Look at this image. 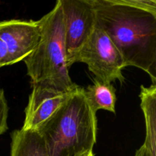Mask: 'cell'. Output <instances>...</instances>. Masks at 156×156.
Instances as JSON below:
<instances>
[{"mask_svg":"<svg viewBox=\"0 0 156 156\" xmlns=\"http://www.w3.org/2000/svg\"><path fill=\"white\" fill-rule=\"evenodd\" d=\"M96 27L108 35L126 67L141 69L156 85V15L117 2L92 0Z\"/></svg>","mask_w":156,"mask_h":156,"instance_id":"obj_1","label":"cell"},{"mask_svg":"<svg viewBox=\"0 0 156 156\" xmlns=\"http://www.w3.org/2000/svg\"><path fill=\"white\" fill-rule=\"evenodd\" d=\"M97 117L84 88L78 87L68 100L36 129L50 156H76L92 151L97 141Z\"/></svg>","mask_w":156,"mask_h":156,"instance_id":"obj_2","label":"cell"},{"mask_svg":"<svg viewBox=\"0 0 156 156\" xmlns=\"http://www.w3.org/2000/svg\"><path fill=\"white\" fill-rule=\"evenodd\" d=\"M41 37L34 50L24 59L32 85H41L62 92L78 87L69 74L62 4L38 20Z\"/></svg>","mask_w":156,"mask_h":156,"instance_id":"obj_3","label":"cell"},{"mask_svg":"<svg viewBox=\"0 0 156 156\" xmlns=\"http://www.w3.org/2000/svg\"><path fill=\"white\" fill-rule=\"evenodd\" d=\"M78 62L87 64L94 79L105 83L116 80L124 82L122 71L126 66L123 56L108 35L98 27L76 55L75 62Z\"/></svg>","mask_w":156,"mask_h":156,"instance_id":"obj_4","label":"cell"},{"mask_svg":"<svg viewBox=\"0 0 156 156\" xmlns=\"http://www.w3.org/2000/svg\"><path fill=\"white\" fill-rule=\"evenodd\" d=\"M63 15L66 62L75 63L76 55L96 27V12L92 0H60Z\"/></svg>","mask_w":156,"mask_h":156,"instance_id":"obj_5","label":"cell"},{"mask_svg":"<svg viewBox=\"0 0 156 156\" xmlns=\"http://www.w3.org/2000/svg\"><path fill=\"white\" fill-rule=\"evenodd\" d=\"M41 37L38 21H0V68L24 60Z\"/></svg>","mask_w":156,"mask_h":156,"instance_id":"obj_6","label":"cell"},{"mask_svg":"<svg viewBox=\"0 0 156 156\" xmlns=\"http://www.w3.org/2000/svg\"><path fill=\"white\" fill-rule=\"evenodd\" d=\"M75 90L62 92L41 85H32L28 104L24 111V125L21 129L36 130L68 100Z\"/></svg>","mask_w":156,"mask_h":156,"instance_id":"obj_7","label":"cell"},{"mask_svg":"<svg viewBox=\"0 0 156 156\" xmlns=\"http://www.w3.org/2000/svg\"><path fill=\"white\" fill-rule=\"evenodd\" d=\"M11 139V156H50L37 130L17 129L12 133Z\"/></svg>","mask_w":156,"mask_h":156,"instance_id":"obj_8","label":"cell"},{"mask_svg":"<svg viewBox=\"0 0 156 156\" xmlns=\"http://www.w3.org/2000/svg\"><path fill=\"white\" fill-rule=\"evenodd\" d=\"M84 94L90 108L94 114L98 110H105L115 114L117 95L116 89L112 84L105 83L94 79L92 85L84 88Z\"/></svg>","mask_w":156,"mask_h":156,"instance_id":"obj_9","label":"cell"},{"mask_svg":"<svg viewBox=\"0 0 156 156\" xmlns=\"http://www.w3.org/2000/svg\"><path fill=\"white\" fill-rule=\"evenodd\" d=\"M135 156H156V129H146V139L143 146L136 151Z\"/></svg>","mask_w":156,"mask_h":156,"instance_id":"obj_10","label":"cell"},{"mask_svg":"<svg viewBox=\"0 0 156 156\" xmlns=\"http://www.w3.org/2000/svg\"><path fill=\"white\" fill-rule=\"evenodd\" d=\"M117 2L120 4L141 9L156 15L155 0H117Z\"/></svg>","mask_w":156,"mask_h":156,"instance_id":"obj_11","label":"cell"},{"mask_svg":"<svg viewBox=\"0 0 156 156\" xmlns=\"http://www.w3.org/2000/svg\"><path fill=\"white\" fill-rule=\"evenodd\" d=\"M8 115L9 106L5 96L4 91L0 88V136L5 133L8 129Z\"/></svg>","mask_w":156,"mask_h":156,"instance_id":"obj_12","label":"cell"},{"mask_svg":"<svg viewBox=\"0 0 156 156\" xmlns=\"http://www.w3.org/2000/svg\"><path fill=\"white\" fill-rule=\"evenodd\" d=\"M76 156H94V153H93V150H92V151H87V152H83V153L79 154V155H77Z\"/></svg>","mask_w":156,"mask_h":156,"instance_id":"obj_13","label":"cell"}]
</instances>
